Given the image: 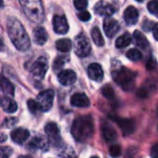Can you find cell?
I'll return each mask as SVG.
<instances>
[{
    "label": "cell",
    "mask_w": 158,
    "mask_h": 158,
    "mask_svg": "<svg viewBox=\"0 0 158 158\" xmlns=\"http://www.w3.org/2000/svg\"><path fill=\"white\" fill-rule=\"evenodd\" d=\"M133 37H134L136 44L139 47H141L143 49H145L149 45V43H148L147 39H146V37L140 31H135L134 33H133Z\"/></svg>",
    "instance_id": "23"
},
{
    "label": "cell",
    "mask_w": 158,
    "mask_h": 158,
    "mask_svg": "<svg viewBox=\"0 0 158 158\" xmlns=\"http://www.w3.org/2000/svg\"><path fill=\"white\" fill-rule=\"evenodd\" d=\"M78 18L82 21H87V20H89L91 19V14L86 10H81L78 14Z\"/></svg>",
    "instance_id": "36"
},
{
    "label": "cell",
    "mask_w": 158,
    "mask_h": 158,
    "mask_svg": "<svg viewBox=\"0 0 158 158\" xmlns=\"http://www.w3.org/2000/svg\"><path fill=\"white\" fill-rule=\"evenodd\" d=\"M147 8L150 13L158 18V0H152L148 3Z\"/></svg>",
    "instance_id": "30"
},
{
    "label": "cell",
    "mask_w": 158,
    "mask_h": 158,
    "mask_svg": "<svg viewBox=\"0 0 158 158\" xmlns=\"http://www.w3.org/2000/svg\"><path fill=\"white\" fill-rule=\"evenodd\" d=\"M138 19H139V12L134 6H130L125 9L124 19L128 25H134L135 23H137Z\"/></svg>",
    "instance_id": "17"
},
{
    "label": "cell",
    "mask_w": 158,
    "mask_h": 158,
    "mask_svg": "<svg viewBox=\"0 0 158 158\" xmlns=\"http://www.w3.org/2000/svg\"><path fill=\"white\" fill-rule=\"evenodd\" d=\"M30 147L33 148V149H42L46 151L48 149V143L46 142V140L41 136H37L31 139V141L30 142Z\"/></svg>",
    "instance_id": "20"
},
{
    "label": "cell",
    "mask_w": 158,
    "mask_h": 158,
    "mask_svg": "<svg viewBox=\"0 0 158 158\" xmlns=\"http://www.w3.org/2000/svg\"><path fill=\"white\" fill-rule=\"evenodd\" d=\"M54 96H55V93L53 90H46L38 94L37 103L39 104L40 108L43 112L49 111L52 108Z\"/></svg>",
    "instance_id": "7"
},
{
    "label": "cell",
    "mask_w": 158,
    "mask_h": 158,
    "mask_svg": "<svg viewBox=\"0 0 158 158\" xmlns=\"http://www.w3.org/2000/svg\"><path fill=\"white\" fill-rule=\"evenodd\" d=\"M102 94H103V95L106 98V99H108V100H110V101H114L115 100V93H114V90H113V88L110 86V85H106L103 89H102Z\"/></svg>",
    "instance_id": "28"
},
{
    "label": "cell",
    "mask_w": 158,
    "mask_h": 158,
    "mask_svg": "<svg viewBox=\"0 0 158 158\" xmlns=\"http://www.w3.org/2000/svg\"><path fill=\"white\" fill-rule=\"evenodd\" d=\"M27 105H28L29 110H30L32 114H37V113H39L40 111H42L41 108H40L39 104L37 103V101H34V100L30 99V100L27 102Z\"/></svg>",
    "instance_id": "29"
},
{
    "label": "cell",
    "mask_w": 158,
    "mask_h": 158,
    "mask_svg": "<svg viewBox=\"0 0 158 158\" xmlns=\"http://www.w3.org/2000/svg\"><path fill=\"white\" fill-rule=\"evenodd\" d=\"M74 50L78 56L85 57L91 53V44L84 34H80L76 37L74 43Z\"/></svg>",
    "instance_id": "5"
},
{
    "label": "cell",
    "mask_w": 158,
    "mask_h": 158,
    "mask_svg": "<svg viewBox=\"0 0 158 158\" xmlns=\"http://www.w3.org/2000/svg\"><path fill=\"white\" fill-rule=\"evenodd\" d=\"M91 35L93 38L94 43L97 45V46H103L105 44V40L102 36V33L100 31V30L97 27H94L92 31H91Z\"/></svg>",
    "instance_id": "26"
},
{
    "label": "cell",
    "mask_w": 158,
    "mask_h": 158,
    "mask_svg": "<svg viewBox=\"0 0 158 158\" xmlns=\"http://www.w3.org/2000/svg\"><path fill=\"white\" fill-rule=\"evenodd\" d=\"M56 47L58 51L66 53V52L70 51V49L72 47V44H71V41L69 39L64 38V39H60V40L56 41Z\"/></svg>",
    "instance_id": "24"
},
{
    "label": "cell",
    "mask_w": 158,
    "mask_h": 158,
    "mask_svg": "<svg viewBox=\"0 0 158 158\" xmlns=\"http://www.w3.org/2000/svg\"><path fill=\"white\" fill-rule=\"evenodd\" d=\"M47 69H48V61L44 56L39 57L31 67V72L32 76L38 81H41L44 78Z\"/></svg>",
    "instance_id": "6"
},
{
    "label": "cell",
    "mask_w": 158,
    "mask_h": 158,
    "mask_svg": "<svg viewBox=\"0 0 158 158\" xmlns=\"http://www.w3.org/2000/svg\"><path fill=\"white\" fill-rule=\"evenodd\" d=\"M126 56H127V57H128L130 60L134 61V62L139 61V60L142 59V53H141L139 50L135 49V48L130 49V50L127 52Z\"/></svg>",
    "instance_id": "27"
},
{
    "label": "cell",
    "mask_w": 158,
    "mask_h": 158,
    "mask_svg": "<svg viewBox=\"0 0 158 158\" xmlns=\"http://www.w3.org/2000/svg\"><path fill=\"white\" fill-rule=\"evenodd\" d=\"M60 157L61 158H77V156H76V154H75L74 150H73L71 147L68 146V147H66V148L62 151V153L60 154Z\"/></svg>",
    "instance_id": "31"
},
{
    "label": "cell",
    "mask_w": 158,
    "mask_h": 158,
    "mask_svg": "<svg viewBox=\"0 0 158 158\" xmlns=\"http://www.w3.org/2000/svg\"><path fill=\"white\" fill-rule=\"evenodd\" d=\"M0 89L3 91L4 94H6L7 95L14 94V87H13L12 83L2 75H0Z\"/></svg>",
    "instance_id": "22"
},
{
    "label": "cell",
    "mask_w": 158,
    "mask_h": 158,
    "mask_svg": "<svg viewBox=\"0 0 158 158\" xmlns=\"http://www.w3.org/2000/svg\"><path fill=\"white\" fill-rule=\"evenodd\" d=\"M153 34H154L155 39L158 41V23L155 24L153 27Z\"/></svg>",
    "instance_id": "38"
},
{
    "label": "cell",
    "mask_w": 158,
    "mask_h": 158,
    "mask_svg": "<svg viewBox=\"0 0 158 158\" xmlns=\"http://www.w3.org/2000/svg\"><path fill=\"white\" fill-rule=\"evenodd\" d=\"M76 73L71 69H66L58 74V81L64 86H69L76 81Z\"/></svg>",
    "instance_id": "12"
},
{
    "label": "cell",
    "mask_w": 158,
    "mask_h": 158,
    "mask_svg": "<svg viewBox=\"0 0 158 158\" xmlns=\"http://www.w3.org/2000/svg\"><path fill=\"white\" fill-rule=\"evenodd\" d=\"M74 6L79 10H84L88 6L87 0H74Z\"/></svg>",
    "instance_id": "35"
},
{
    "label": "cell",
    "mask_w": 158,
    "mask_h": 158,
    "mask_svg": "<svg viewBox=\"0 0 158 158\" xmlns=\"http://www.w3.org/2000/svg\"><path fill=\"white\" fill-rule=\"evenodd\" d=\"M94 11L96 14H98L100 16L109 17V16L113 15V13L115 12V8L113 7V6L111 4H109L107 2L100 1L94 6Z\"/></svg>",
    "instance_id": "11"
},
{
    "label": "cell",
    "mask_w": 158,
    "mask_h": 158,
    "mask_svg": "<svg viewBox=\"0 0 158 158\" xmlns=\"http://www.w3.org/2000/svg\"><path fill=\"white\" fill-rule=\"evenodd\" d=\"M88 76L95 81H101L104 78V71L102 67L97 63H93L88 68Z\"/></svg>",
    "instance_id": "15"
},
{
    "label": "cell",
    "mask_w": 158,
    "mask_h": 158,
    "mask_svg": "<svg viewBox=\"0 0 158 158\" xmlns=\"http://www.w3.org/2000/svg\"><path fill=\"white\" fill-rule=\"evenodd\" d=\"M113 119L117 122L118 127L121 129L124 135H130L135 131V123L133 122V120L128 118H121L118 117H115Z\"/></svg>",
    "instance_id": "10"
},
{
    "label": "cell",
    "mask_w": 158,
    "mask_h": 158,
    "mask_svg": "<svg viewBox=\"0 0 158 158\" xmlns=\"http://www.w3.org/2000/svg\"><path fill=\"white\" fill-rule=\"evenodd\" d=\"M48 39L47 31L43 27H36L33 30V41L39 45H43L46 43Z\"/></svg>",
    "instance_id": "19"
},
{
    "label": "cell",
    "mask_w": 158,
    "mask_h": 158,
    "mask_svg": "<svg viewBox=\"0 0 158 158\" xmlns=\"http://www.w3.org/2000/svg\"><path fill=\"white\" fill-rule=\"evenodd\" d=\"M10 137L13 142H15L18 144H22L29 137H30V132L26 129L22 128H18L15 129L11 131Z\"/></svg>",
    "instance_id": "14"
},
{
    "label": "cell",
    "mask_w": 158,
    "mask_h": 158,
    "mask_svg": "<svg viewBox=\"0 0 158 158\" xmlns=\"http://www.w3.org/2000/svg\"><path fill=\"white\" fill-rule=\"evenodd\" d=\"M0 106L6 113H15L18 109L17 103L9 97H0Z\"/></svg>",
    "instance_id": "18"
},
{
    "label": "cell",
    "mask_w": 158,
    "mask_h": 158,
    "mask_svg": "<svg viewBox=\"0 0 158 158\" xmlns=\"http://www.w3.org/2000/svg\"><path fill=\"white\" fill-rule=\"evenodd\" d=\"M3 4H4V3H3V0H0V7L3 6Z\"/></svg>",
    "instance_id": "41"
},
{
    "label": "cell",
    "mask_w": 158,
    "mask_h": 158,
    "mask_svg": "<svg viewBox=\"0 0 158 158\" xmlns=\"http://www.w3.org/2000/svg\"><path fill=\"white\" fill-rule=\"evenodd\" d=\"M112 76L116 83L124 91L129 92L134 88L136 74L131 69L125 67H120L118 69L112 72Z\"/></svg>",
    "instance_id": "4"
},
{
    "label": "cell",
    "mask_w": 158,
    "mask_h": 158,
    "mask_svg": "<svg viewBox=\"0 0 158 158\" xmlns=\"http://www.w3.org/2000/svg\"><path fill=\"white\" fill-rule=\"evenodd\" d=\"M102 133H103L104 139L106 142H112L117 139L116 131L108 124H104L102 126Z\"/></svg>",
    "instance_id": "21"
},
{
    "label": "cell",
    "mask_w": 158,
    "mask_h": 158,
    "mask_svg": "<svg viewBox=\"0 0 158 158\" xmlns=\"http://www.w3.org/2000/svg\"><path fill=\"white\" fill-rule=\"evenodd\" d=\"M91 158H99L98 156H93V157H91Z\"/></svg>",
    "instance_id": "42"
},
{
    "label": "cell",
    "mask_w": 158,
    "mask_h": 158,
    "mask_svg": "<svg viewBox=\"0 0 158 158\" xmlns=\"http://www.w3.org/2000/svg\"><path fill=\"white\" fill-rule=\"evenodd\" d=\"M45 132L48 136V139L51 143V144H53L54 146H58L59 143H61V138L59 135V130L58 127L56 123H48L45 128Z\"/></svg>",
    "instance_id": "8"
},
{
    "label": "cell",
    "mask_w": 158,
    "mask_h": 158,
    "mask_svg": "<svg viewBox=\"0 0 158 158\" xmlns=\"http://www.w3.org/2000/svg\"><path fill=\"white\" fill-rule=\"evenodd\" d=\"M19 158H31V156H19Z\"/></svg>",
    "instance_id": "40"
},
{
    "label": "cell",
    "mask_w": 158,
    "mask_h": 158,
    "mask_svg": "<svg viewBox=\"0 0 158 158\" xmlns=\"http://www.w3.org/2000/svg\"><path fill=\"white\" fill-rule=\"evenodd\" d=\"M131 43V36L130 33L125 32L116 40V46L118 48H124Z\"/></svg>",
    "instance_id": "25"
},
{
    "label": "cell",
    "mask_w": 158,
    "mask_h": 158,
    "mask_svg": "<svg viewBox=\"0 0 158 158\" xmlns=\"http://www.w3.org/2000/svg\"><path fill=\"white\" fill-rule=\"evenodd\" d=\"M7 33L15 47L19 51H27L31 46V42L27 31L21 23L15 18L7 19Z\"/></svg>",
    "instance_id": "1"
},
{
    "label": "cell",
    "mask_w": 158,
    "mask_h": 158,
    "mask_svg": "<svg viewBox=\"0 0 158 158\" xmlns=\"http://www.w3.org/2000/svg\"><path fill=\"white\" fill-rule=\"evenodd\" d=\"M94 132V121L91 117H80L76 118L71 127V133L78 142H86L92 138Z\"/></svg>",
    "instance_id": "2"
},
{
    "label": "cell",
    "mask_w": 158,
    "mask_h": 158,
    "mask_svg": "<svg viewBox=\"0 0 158 158\" xmlns=\"http://www.w3.org/2000/svg\"><path fill=\"white\" fill-rule=\"evenodd\" d=\"M119 24L114 19H106L104 21V31L109 38H112L119 31Z\"/></svg>",
    "instance_id": "13"
},
{
    "label": "cell",
    "mask_w": 158,
    "mask_h": 158,
    "mask_svg": "<svg viewBox=\"0 0 158 158\" xmlns=\"http://www.w3.org/2000/svg\"><path fill=\"white\" fill-rule=\"evenodd\" d=\"M109 154L112 157H118L121 154V148L118 145H113L109 148Z\"/></svg>",
    "instance_id": "34"
},
{
    "label": "cell",
    "mask_w": 158,
    "mask_h": 158,
    "mask_svg": "<svg viewBox=\"0 0 158 158\" xmlns=\"http://www.w3.org/2000/svg\"><path fill=\"white\" fill-rule=\"evenodd\" d=\"M54 31L59 34H66L69 31V24L65 16L55 15L53 18Z\"/></svg>",
    "instance_id": "9"
},
{
    "label": "cell",
    "mask_w": 158,
    "mask_h": 158,
    "mask_svg": "<svg viewBox=\"0 0 158 158\" xmlns=\"http://www.w3.org/2000/svg\"><path fill=\"white\" fill-rule=\"evenodd\" d=\"M137 94L140 96V97H145L147 95V92L144 90V89H140L137 93Z\"/></svg>",
    "instance_id": "39"
},
{
    "label": "cell",
    "mask_w": 158,
    "mask_h": 158,
    "mask_svg": "<svg viewBox=\"0 0 158 158\" xmlns=\"http://www.w3.org/2000/svg\"><path fill=\"white\" fill-rule=\"evenodd\" d=\"M70 103L76 107H88L90 106V100L85 94L78 93L71 96Z\"/></svg>",
    "instance_id": "16"
},
{
    "label": "cell",
    "mask_w": 158,
    "mask_h": 158,
    "mask_svg": "<svg viewBox=\"0 0 158 158\" xmlns=\"http://www.w3.org/2000/svg\"><path fill=\"white\" fill-rule=\"evenodd\" d=\"M23 12L29 19L35 23H41L44 18V11L41 0H19Z\"/></svg>",
    "instance_id": "3"
},
{
    "label": "cell",
    "mask_w": 158,
    "mask_h": 158,
    "mask_svg": "<svg viewBox=\"0 0 158 158\" xmlns=\"http://www.w3.org/2000/svg\"><path fill=\"white\" fill-rule=\"evenodd\" d=\"M150 155H151L152 158H158V143L152 146Z\"/></svg>",
    "instance_id": "37"
},
{
    "label": "cell",
    "mask_w": 158,
    "mask_h": 158,
    "mask_svg": "<svg viewBox=\"0 0 158 158\" xmlns=\"http://www.w3.org/2000/svg\"><path fill=\"white\" fill-rule=\"evenodd\" d=\"M137 1H139V2H142L143 0H137Z\"/></svg>",
    "instance_id": "43"
},
{
    "label": "cell",
    "mask_w": 158,
    "mask_h": 158,
    "mask_svg": "<svg viewBox=\"0 0 158 158\" xmlns=\"http://www.w3.org/2000/svg\"><path fill=\"white\" fill-rule=\"evenodd\" d=\"M13 153V150L9 146L0 147V158H9Z\"/></svg>",
    "instance_id": "32"
},
{
    "label": "cell",
    "mask_w": 158,
    "mask_h": 158,
    "mask_svg": "<svg viewBox=\"0 0 158 158\" xmlns=\"http://www.w3.org/2000/svg\"><path fill=\"white\" fill-rule=\"evenodd\" d=\"M65 64V57L63 56H59V57H56V60L54 61V70L55 71H57L59 69H61L63 68Z\"/></svg>",
    "instance_id": "33"
}]
</instances>
